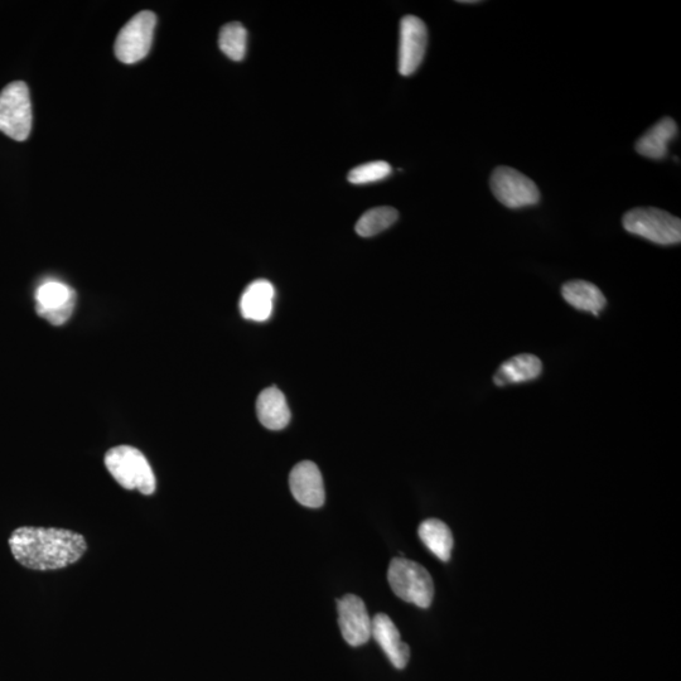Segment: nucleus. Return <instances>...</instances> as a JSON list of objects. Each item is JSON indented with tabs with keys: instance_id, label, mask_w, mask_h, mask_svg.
<instances>
[{
	"instance_id": "f257e3e1",
	"label": "nucleus",
	"mask_w": 681,
	"mask_h": 681,
	"mask_svg": "<svg viewBox=\"0 0 681 681\" xmlns=\"http://www.w3.org/2000/svg\"><path fill=\"white\" fill-rule=\"evenodd\" d=\"M14 559L32 571H56L79 562L88 549L84 536L75 531L23 526L9 538Z\"/></svg>"
},
{
	"instance_id": "f03ea898",
	"label": "nucleus",
	"mask_w": 681,
	"mask_h": 681,
	"mask_svg": "<svg viewBox=\"0 0 681 681\" xmlns=\"http://www.w3.org/2000/svg\"><path fill=\"white\" fill-rule=\"evenodd\" d=\"M105 466L114 480L125 490H138L140 494L152 495L157 489L152 467L137 448L130 446L111 448L106 453Z\"/></svg>"
},
{
	"instance_id": "7ed1b4c3",
	"label": "nucleus",
	"mask_w": 681,
	"mask_h": 681,
	"mask_svg": "<svg viewBox=\"0 0 681 681\" xmlns=\"http://www.w3.org/2000/svg\"><path fill=\"white\" fill-rule=\"evenodd\" d=\"M388 579L391 589L403 601L420 608L432 605L433 579L423 565L413 560L395 558L389 565Z\"/></svg>"
},
{
	"instance_id": "20e7f679",
	"label": "nucleus",
	"mask_w": 681,
	"mask_h": 681,
	"mask_svg": "<svg viewBox=\"0 0 681 681\" xmlns=\"http://www.w3.org/2000/svg\"><path fill=\"white\" fill-rule=\"evenodd\" d=\"M627 233L640 236L659 245H675L681 241L679 217L655 207H636L622 219Z\"/></svg>"
},
{
	"instance_id": "39448f33",
	"label": "nucleus",
	"mask_w": 681,
	"mask_h": 681,
	"mask_svg": "<svg viewBox=\"0 0 681 681\" xmlns=\"http://www.w3.org/2000/svg\"><path fill=\"white\" fill-rule=\"evenodd\" d=\"M30 90L22 81L12 82L0 93V132L23 142L32 130Z\"/></svg>"
},
{
	"instance_id": "423d86ee",
	"label": "nucleus",
	"mask_w": 681,
	"mask_h": 681,
	"mask_svg": "<svg viewBox=\"0 0 681 681\" xmlns=\"http://www.w3.org/2000/svg\"><path fill=\"white\" fill-rule=\"evenodd\" d=\"M156 23V14L144 11L135 14L125 24L115 41V55L120 62L132 65L148 55L152 47Z\"/></svg>"
},
{
	"instance_id": "0eeeda50",
	"label": "nucleus",
	"mask_w": 681,
	"mask_h": 681,
	"mask_svg": "<svg viewBox=\"0 0 681 681\" xmlns=\"http://www.w3.org/2000/svg\"><path fill=\"white\" fill-rule=\"evenodd\" d=\"M491 191L509 209L539 204L540 191L528 176L510 167H497L490 180Z\"/></svg>"
},
{
	"instance_id": "6e6552de",
	"label": "nucleus",
	"mask_w": 681,
	"mask_h": 681,
	"mask_svg": "<svg viewBox=\"0 0 681 681\" xmlns=\"http://www.w3.org/2000/svg\"><path fill=\"white\" fill-rule=\"evenodd\" d=\"M76 292L59 280H46L36 292V311L53 326L64 325L74 312Z\"/></svg>"
},
{
	"instance_id": "1a4fd4ad",
	"label": "nucleus",
	"mask_w": 681,
	"mask_h": 681,
	"mask_svg": "<svg viewBox=\"0 0 681 681\" xmlns=\"http://www.w3.org/2000/svg\"><path fill=\"white\" fill-rule=\"evenodd\" d=\"M428 45L427 26L422 19L405 16L400 22L399 72L413 75L422 64Z\"/></svg>"
},
{
	"instance_id": "9d476101",
	"label": "nucleus",
	"mask_w": 681,
	"mask_h": 681,
	"mask_svg": "<svg viewBox=\"0 0 681 681\" xmlns=\"http://www.w3.org/2000/svg\"><path fill=\"white\" fill-rule=\"evenodd\" d=\"M337 603L338 625L347 644L355 647L365 645L373 629V618L367 612L365 602L355 594H346Z\"/></svg>"
},
{
	"instance_id": "9b49d317",
	"label": "nucleus",
	"mask_w": 681,
	"mask_h": 681,
	"mask_svg": "<svg viewBox=\"0 0 681 681\" xmlns=\"http://www.w3.org/2000/svg\"><path fill=\"white\" fill-rule=\"evenodd\" d=\"M289 487L294 499L303 506L318 509L325 504V485L316 463L303 461L294 466L289 475Z\"/></svg>"
},
{
	"instance_id": "f8f14e48",
	"label": "nucleus",
	"mask_w": 681,
	"mask_h": 681,
	"mask_svg": "<svg viewBox=\"0 0 681 681\" xmlns=\"http://www.w3.org/2000/svg\"><path fill=\"white\" fill-rule=\"evenodd\" d=\"M371 636L378 642L379 646L385 652L390 660V663L396 669H404L410 659V649L402 640L400 632L396 629L394 622L385 613H378L373 618V629H371Z\"/></svg>"
},
{
	"instance_id": "ddd939ff",
	"label": "nucleus",
	"mask_w": 681,
	"mask_h": 681,
	"mask_svg": "<svg viewBox=\"0 0 681 681\" xmlns=\"http://www.w3.org/2000/svg\"><path fill=\"white\" fill-rule=\"evenodd\" d=\"M275 289L269 280L258 279L246 287L240 299V312L245 320L268 321L273 313Z\"/></svg>"
},
{
	"instance_id": "4468645a",
	"label": "nucleus",
	"mask_w": 681,
	"mask_h": 681,
	"mask_svg": "<svg viewBox=\"0 0 681 681\" xmlns=\"http://www.w3.org/2000/svg\"><path fill=\"white\" fill-rule=\"evenodd\" d=\"M257 414L260 423L270 431H282L291 420L286 396L275 386L263 390L258 396Z\"/></svg>"
},
{
	"instance_id": "2eb2a0df",
	"label": "nucleus",
	"mask_w": 681,
	"mask_h": 681,
	"mask_svg": "<svg viewBox=\"0 0 681 681\" xmlns=\"http://www.w3.org/2000/svg\"><path fill=\"white\" fill-rule=\"evenodd\" d=\"M543 371V364L539 357L524 354L511 357L500 366L494 376V383L497 386L509 384L525 383L538 379Z\"/></svg>"
},
{
	"instance_id": "dca6fc26",
	"label": "nucleus",
	"mask_w": 681,
	"mask_h": 681,
	"mask_svg": "<svg viewBox=\"0 0 681 681\" xmlns=\"http://www.w3.org/2000/svg\"><path fill=\"white\" fill-rule=\"evenodd\" d=\"M678 134V125L669 117L661 119L649 132H646L636 143V151L646 158L664 159L668 154L671 140Z\"/></svg>"
},
{
	"instance_id": "f3484780",
	"label": "nucleus",
	"mask_w": 681,
	"mask_h": 681,
	"mask_svg": "<svg viewBox=\"0 0 681 681\" xmlns=\"http://www.w3.org/2000/svg\"><path fill=\"white\" fill-rule=\"evenodd\" d=\"M564 301L579 311L591 312L598 316L606 307V297L601 289L586 280H572L562 287Z\"/></svg>"
},
{
	"instance_id": "a211bd4d",
	"label": "nucleus",
	"mask_w": 681,
	"mask_h": 681,
	"mask_svg": "<svg viewBox=\"0 0 681 681\" xmlns=\"http://www.w3.org/2000/svg\"><path fill=\"white\" fill-rule=\"evenodd\" d=\"M419 538L425 547L442 562L451 559L453 535L447 524L438 519H428L419 526Z\"/></svg>"
},
{
	"instance_id": "6ab92c4d",
	"label": "nucleus",
	"mask_w": 681,
	"mask_h": 681,
	"mask_svg": "<svg viewBox=\"0 0 681 681\" xmlns=\"http://www.w3.org/2000/svg\"><path fill=\"white\" fill-rule=\"evenodd\" d=\"M398 219L399 212L394 207H375V209L365 212L357 221L356 233L362 236V238H371V236L378 235L389 229Z\"/></svg>"
},
{
	"instance_id": "aec40b11",
	"label": "nucleus",
	"mask_w": 681,
	"mask_h": 681,
	"mask_svg": "<svg viewBox=\"0 0 681 681\" xmlns=\"http://www.w3.org/2000/svg\"><path fill=\"white\" fill-rule=\"evenodd\" d=\"M219 46L229 59L243 60L248 47V32L243 24L238 22L225 24L220 31Z\"/></svg>"
},
{
	"instance_id": "412c9836",
	"label": "nucleus",
	"mask_w": 681,
	"mask_h": 681,
	"mask_svg": "<svg viewBox=\"0 0 681 681\" xmlns=\"http://www.w3.org/2000/svg\"><path fill=\"white\" fill-rule=\"evenodd\" d=\"M390 173L389 163L383 161L370 162L352 169L349 173V181L354 185H366V183L385 180Z\"/></svg>"
},
{
	"instance_id": "4be33fe9",
	"label": "nucleus",
	"mask_w": 681,
	"mask_h": 681,
	"mask_svg": "<svg viewBox=\"0 0 681 681\" xmlns=\"http://www.w3.org/2000/svg\"><path fill=\"white\" fill-rule=\"evenodd\" d=\"M460 3H463V4H476V3H478V2H476V0H462V2H460Z\"/></svg>"
}]
</instances>
